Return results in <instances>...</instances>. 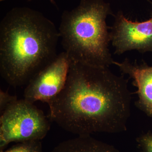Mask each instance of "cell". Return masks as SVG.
<instances>
[{"instance_id":"obj_1","label":"cell","mask_w":152,"mask_h":152,"mask_svg":"<svg viewBox=\"0 0 152 152\" xmlns=\"http://www.w3.org/2000/svg\"><path fill=\"white\" fill-rule=\"evenodd\" d=\"M70 60L65 86L47 103L50 119L78 136L126 130L132 102L128 80L109 67Z\"/></svg>"},{"instance_id":"obj_2","label":"cell","mask_w":152,"mask_h":152,"mask_svg":"<svg viewBox=\"0 0 152 152\" xmlns=\"http://www.w3.org/2000/svg\"><path fill=\"white\" fill-rule=\"evenodd\" d=\"M60 38L54 23L38 11L16 7L0 23V73L14 87L27 84L56 58Z\"/></svg>"},{"instance_id":"obj_3","label":"cell","mask_w":152,"mask_h":152,"mask_svg":"<svg viewBox=\"0 0 152 152\" xmlns=\"http://www.w3.org/2000/svg\"><path fill=\"white\" fill-rule=\"evenodd\" d=\"M109 15H114L104 0H81L75 8L64 12L58 31L70 59L93 66L114 64L109 48L110 27L106 23Z\"/></svg>"},{"instance_id":"obj_4","label":"cell","mask_w":152,"mask_h":152,"mask_svg":"<svg viewBox=\"0 0 152 152\" xmlns=\"http://www.w3.org/2000/svg\"><path fill=\"white\" fill-rule=\"evenodd\" d=\"M1 115V151L11 142L41 141L50 129L43 112L24 99L15 101Z\"/></svg>"},{"instance_id":"obj_5","label":"cell","mask_w":152,"mask_h":152,"mask_svg":"<svg viewBox=\"0 0 152 152\" xmlns=\"http://www.w3.org/2000/svg\"><path fill=\"white\" fill-rule=\"evenodd\" d=\"M70 60L65 52L41 70L26 85L24 99L34 104L38 101L48 103L65 86Z\"/></svg>"},{"instance_id":"obj_6","label":"cell","mask_w":152,"mask_h":152,"mask_svg":"<svg viewBox=\"0 0 152 152\" xmlns=\"http://www.w3.org/2000/svg\"><path fill=\"white\" fill-rule=\"evenodd\" d=\"M114 16L110 34L115 54L121 55L132 50L152 52V17L145 21H132L121 11Z\"/></svg>"},{"instance_id":"obj_7","label":"cell","mask_w":152,"mask_h":152,"mask_svg":"<svg viewBox=\"0 0 152 152\" xmlns=\"http://www.w3.org/2000/svg\"><path fill=\"white\" fill-rule=\"evenodd\" d=\"M114 65L132 79L133 85L137 88L138 99L136 105L147 115L152 117V66L144 63L132 62L128 58L121 62L115 61Z\"/></svg>"},{"instance_id":"obj_8","label":"cell","mask_w":152,"mask_h":152,"mask_svg":"<svg viewBox=\"0 0 152 152\" xmlns=\"http://www.w3.org/2000/svg\"><path fill=\"white\" fill-rule=\"evenodd\" d=\"M50 152H120L112 145L91 135L78 136L60 143Z\"/></svg>"},{"instance_id":"obj_9","label":"cell","mask_w":152,"mask_h":152,"mask_svg":"<svg viewBox=\"0 0 152 152\" xmlns=\"http://www.w3.org/2000/svg\"><path fill=\"white\" fill-rule=\"evenodd\" d=\"M1 152H43L41 141H31L17 143L16 145Z\"/></svg>"},{"instance_id":"obj_10","label":"cell","mask_w":152,"mask_h":152,"mask_svg":"<svg viewBox=\"0 0 152 152\" xmlns=\"http://www.w3.org/2000/svg\"><path fill=\"white\" fill-rule=\"evenodd\" d=\"M137 142L140 152H152V133L148 132L138 137Z\"/></svg>"},{"instance_id":"obj_11","label":"cell","mask_w":152,"mask_h":152,"mask_svg":"<svg viewBox=\"0 0 152 152\" xmlns=\"http://www.w3.org/2000/svg\"><path fill=\"white\" fill-rule=\"evenodd\" d=\"M15 96H12L8 93L1 90L0 91V111L1 113L4 111L9 105L16 100Z\"/></svg>"},{"instance_id":"obj_12","label":"cell","mask_w":152,"mask_h":152,"mask_svg":"<svg viewBox=\"0 0 152 152\" xmlns=\"http://www.w3.org/2000/svg\"><path fill=\"white\" fill-rule=\"evenodd\" d=\"M32 0H28V1H31ZM50 2L51 3H52L54 5L56 6V2H55V0H49Z\"/></svg>"},{"instance_id":"obj_13","label":"cell","mask_w":152,"mask_h":152,"mask_svg":"<svg viewBox=\"0 0 152 152\" xmlns=\"http://www.w3.org/2000/svg\"><path fill=\"white\" fill-rule=\"evenodd\" d=\"M5 1V0H0V1Z\"/></svg>"},{"instance_id":"obj_14","label":"cell","mask_w":152,"mask_h":152,"mask_svg":"<svg viewBox=\"0 0 152 152\" xmlns=\"http://www.w3.org/2000/svg\"></svg>"}]
</instances>
